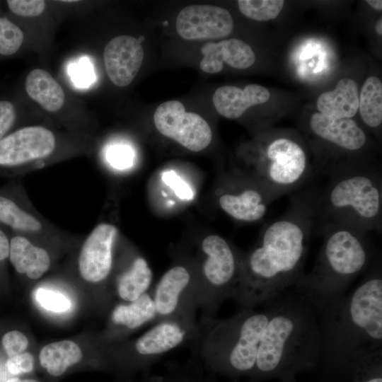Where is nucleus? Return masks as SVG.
Returning <instances> with one entry per match:
<instances>
[{
    "label": "nucleus",
    "mask_w": 382,
    "mask_h": 382,
    "mask_svg": "<svg viewBox=\"0 0 382 382\" xmlns=\"http://www.w3.org/2000/svg\"><path fill=\"white\" fill-rule=\"evenodd\" d=\"M316 196L308 190L294 197L285 212L265 227L257 245L241 257L238 282L231 298L240 309L264 305L305 274Z\"/></svg>",
    "instance_id": "1"
},
{
    "label": "nucleus",
    "mask_w": 382,
    "mask_h": 382,
    "mask_svg": "<svg viewBox=\"0 0 382 382\" xmlns=\"http://www.w3.org/2000/svg\"><path fill=\"white\" fill-rule=\"evenodd\" d=\"M320 361L325 370L347 379L357 357L382 349V270L381 261L354 291L318 316Z\"/></svg>",
    "instance_id": "2"
},
{
    "label": "nucleus",
    "mask_w": 382,
    "mask_h": 382,
    "mask_svg": "<svg viewBox=\"0 0 382 382\" xmlns=\"http://www.w3.org/2000/svg\"><path fill=\"white\" fill-rule=\"evenodd\" d=\"M272 300L270 320L260 342L253 382L283 380L320 362L317 314L294 286Z\"/></svg>",
    "instance_id": "3"
},
{
    "label": "nucleus",
    "mask_w": 382,
    "mask_h": 382,
    "mask_svg": "<svg viewBox=\"0 0 382 382\" xmlns=\"http://www.w3.org/2000/svg\"><path fill=\"white\" fill-rule=\"evenodd\" d=\"M323 236L312 270L294 286L317 316L335 306L352 282L371 263L374 250L368 232L343 226L320 231Z\"/></svg>",
    "instance_id": "4"
},
{
    "label": "nucleus",
    "mask_w": 382,
    "mask_h": 382,
    "mask_svg": "<svg viewBox=\"0 0 382 382\" xmlns=\"http://www.w3.org/2000/svg\"><path fill=\"white\" fill-rule=\"evenodd\" d=\"M262 309H241L226 319L202 318L193 342L210 371L231 378L253 374L262 332L270 320L272 303Z\"/></svg>",
    "instance_id": "5"
},
{
    "label": "nucleus",
    "mask_w": 382,
    "mask_h": 382,
    "mask_svg": "<svg viewBox=\"0 0 382 382\" xmlns=\"http://www.w3.org/2000/svg\"><path fill=\"white\" fill-rule=\"evenodd\" d=\"M343 226L381 233L382 173L373 166L330 178L316 194L314 227Z\"/></svg>",
    "instance_id": "6"
},
{
    "label": "nucleus",
    "mask_w": 382,
    "mask_h": 382,
    "mask_svg": "<svg viewBox=\"0 0 382 382\" xmlns=\"http://www.w3.org/2000/svg\"><path fill=\"white\" fill-rule=\"evenodd\" d=\"M306 150L294 139L277 137L267 144L250 173L275 199L306 185L315 175Z\"/></svg>",
    "instance_id": "7"
},
{
    "label": "nucleus",
    "mask_w": 382,
    "mask_h": 382,
    "mask_svg": "<svg viewBox=\"0 0 382 382\" xmlns=\"http://www.w3.org/2000/svg\"><path fill=\"white\" fill-rule=\"evenodd\" d=\"M205 259L202 265L199 307L203 317L213 318L219 306L232 298L239 279L241 257L221 236H206L201 245Z\"/></svg>",
    "instance_id": "8"
},
{
    "label": "nucleus",
    "mask_w": 382,
    "mask_h": 382,
    "mask_svg": "<svg viewBox=\"0 0 382 382\" xmlns=\"http://www.w3.org/2000/svg\"><path fill=\"white\" fill-rule=\"evenodd\" d=\"M193 312L184 313L159 320L134 343L138 369H146L169 351L188 342H194L199 323Z\"/></svg>",
    "instance_id": "9"
},
{
    "label": "nucleus",
    "mask_w": 382,
    "mask_h": 382,
    "mask_svg": "<svg viewBox=\"0 0 382 382\" xmlns=\"http://www.w3.org/2000/svg\"><path fill=\"white\" fill-rule=\"evenodd\" d=\"M157 130L192 151L209 146L212 132L207 122L198 114L185 111L182 103L168 100L161 103L154 115Z\"/></svg>",
    "instance_id": "10"
},
{
    "label": "nucleus",
    "mask_w": 382,
    "mask_h": 382,
    "mask_svg": "<svg viewBox=\"0 0 382 382\" xmlns=\"http://www.w3.org/2000/svg\"><path fill=\"white\" fill-rule=\"evenodd\" d=\"M151 294L156 322L184 313H195L199 307V284H194L191 272L183 265L168 270Z\"/></svg>",
    "instance_id": "11"
},
{
    "label": "nucleus",
    "mask_w": 382,
    "mask_h": 382,
    "mask_svg": "<svg viewBox=\"0 0 382 382\" xmlns=\"http://www.w3.org/2000/svg\"><path fill=\"white\" fill-rule=\"evenodd\" d=\"M117 228L110 223L96 225L81 246L78 265L81 277L89 282L105 280L112 267V250Z\"/></svg>",
    "instance_id": "12"
},
{
    "label": "nucleus",
    "mask_w": 382,
    "mask_h": 382,
    "mask_svg": "<svg viewBox=\"0 0 382 382\" xmlns=\"http://www.w3.org/2000/svg\"><path fill=\"white\" fill-rule=\"evenodd\" d=\"M175 25L179 35L185 40L218 39L231 33L233 21L224 8L192 5L179 12Z\"/></svg>",
    "instance_id": "13"
},
{
    "label": "nucleus",
    "mask_w": 382,
    "mask_h": 382,
    "mask_svg": "<svg viewBox=\"0 0 382 382\" xmlns=\"http://www.w3.org/2000/svg\"><path fill=\"white\" fill-rule=\"evenodd\" d=\"M0 225L28 238L59 231L30 207L20 186L13 183L0 187Z\"/></svg>",
    "instance_id": "14"
},
{
    "label": "nucleus",
    "mask_w": 382,
    "mask_h": 382,
    "mask_svg": "<svg viewBox=\"0 0 382 382\" xmlns=\"http://www.w3.org/2000/svg\"><path fill=\"white\" fill-rule=\"evenodd\" d=\"M309 128L322 141L352 156L367 144L366 134L352 118L335 119L316 112L310 118Z\"/></svg>",
    "instance_id": "15"
},
{
    "label": "nucleus",
    "mask_w": 382,
    "mask_h": 382,
    "mask_svg": "<svg viewBox=\"0 0 382 382\" xmlns=\"http://www.w3.org/2000/svg\"><path fill=\"white\" fill-rule=\"evenodd\" d=\"M144 56L142 46L136 37L120 35L112 38L103 52L105 66L110 81L120 87L129 85L137 74Z\"/></svg>",
    "instance_id": "16"
},
{
    "label": "nucleus",
    "mask_w": 382,
    "mask_h": 382,
    "mask_svg": "<svg viewBox=\"0 0 382 382\" xmlns=\"http://www.w3.org/2000/svg\"><path fill=\"white\" fill-rule=\"evenodd\" d=\"M275 199L254 180L249 185L223 193L219 198L221 209L233 219L257 222L266 215Z\"/></svg>",
    "instance_id": "17"
},
{
    "label": "nucleus",
    "mask_w": 382,
    "mask_h": 382,
    "mask_svg": "<svg viewBox=\"0 0 382 382\" xmlns=\"http://www.w3.org/2000/svg\"><path fill=\"white\" fill-rule=\"evenodd\" d=\"M201 52L204 57L199 63L200 69L209 74L221 71L224 62L233 68L243 69L250 67L255 61L251 47L236 38L207 42L202 47Z\"/></svg>",
    "instance_id": "18"
},
{
    "label": "nucleus",
    "mask_w": 382,
    "mask_h": 382,
    "mask_svg": "<svg viewBox=\"0 0 382 382\" xmlns=\"http://www.w3.org/2000/svg\"><path fill=\"white\" fill-rule=\"evenodd\" d=\"M270 97L268 89L257 84H248L243 89L223 86L213 96V103L217 112L228 119H237L251 106L267 102Z\"/></svg>",
    "instance_id": "19"
},
{
    "label": "nucleus",
    "mask_w": 382,
    "mask_h": 382,
    "mask_svg": "<svg viewBox=\"0 0 382 382\" xmlns=\"http://www.w3.org/2000/svg\"><path fill=\"white\" fill-rule=\"evenodd\" d=\"M8 258L16 271L31 279L42 277L50 267V257L43 248L30 238L14 233L10 239Z\"/></svg>",
    "instance_id": "20"
},
{
    "label": "nucleus",
    "mask_w": 382,
    "mask_h": 382,
    "mask_svg": "<svg viewBox=\"0 0 382 382\" xmlns=\"http://www.w3.org/2000/svg\"><path fill=\"white\" fill-rule=\"evenodd\" d=\"M357 83L350 79H340L332 91L321 93L317 99L320 113L335 119L352 118L359 108Z\"/></svg>",
    "instance_id": "21"
},
{
    "label": "nucleus",
    "mask_w": 382,
    "mask_h": 382,
    "mask_svg": "<svg viewBox=\"0 0 382 382\" xmlns=\"http://www.w3.org/2000/svg\"><path fill=\"white\" fill-rule=\"evenodd\" d=\"M28 96L50 112L59 110L65 100L64 92L59 83L45 70L30 71L25 81Z\"/></svg>",
    "instance_id": "22"
},
{
    "label": "nucleus",
    "mask_w": 382,
    "mask_h": 382,
    "mask_svg": "<svg viewBox=\"0 0 382 382\" xmlns=\"http://www.w3.org/2000/svg\"><path fill=\"white\" fill-rule=\"evenodd\" d=\"M83 353L71 340H62L45 345L40 352L41 366L52 377H60L71 367L79 364Z\"/></svg>",
    "instance_id": "23"
},
{
    "label": "nucleus",
    "mask_w": 382,
    "mask_h": 382,
    "mask_svg": "<svg viewBox=\"0 0 382 382\" xmlns=\"http://www.w3.org/2000/svg\"><path fill=\"white\" fill-rule=\"evenodd\" d=\"M157 321L152 294L146 293L127 304L117 305L111 314V322L116 326L133 330Z\"/></svg>",
    "instance_id": "24"
},
{
    "label": "nucleus",
    "mask_w": 382,
    "mask_h": 382,
    "mask_svg": "<svg viewBox=\"0 0 382 382\" xmlns=\"http://www.w3.org/2000/svg\"><path fill=\"white\" fill-rule=\"evenodd\" d=\"M152 279V270L147 261L143 257L138 256L119 276L117 281V294L125 301H133L147 293Z\"/></svg>",
    "instance_id": "25"
},
{
    "label": "nucleus",
    "mask_w": 382,
    "mask_h": 382,
    "mask_svg": "<svg viewBox=\"0 0 382 382\" xmlns=\"http://www.w3.org/2000/svg\"><path fill=\"white\" fill-rule=\"evenodd\" d=\"M361 117L369 127H379L382 122V83L376 76L365 81L359 96Z\"/></svg>",
    "instance_id": "26"
},
{
    "label": "nucleus",
    "mask_w": 382,
    "mask_h": 382,
    "mask_svg": "<svg viewBox=\"0 0 382 382\" xmlns=\"http://www.w3.org/2000/svg\"><path fill=\"white\" fill-rule=\"evenodd\" d=\"M350 382H382V349L361 355L350 364Z\"/></svg>",
    "instance_id": "27"
},
{
    "label": "nucleus",
    "mask_w": 382,
    "mask_h": 382,
    "mask_svg": "<svg viewBox=\"0 0 382 382\" xmlns=\"http://www.w3.org/2000/svg\"><path fill=\"white\" fill-rule=\"evenodd\" d=\"M282 0H238L240 11L245 16L257 21H267L278 16L283 8Z\"/></svg>",
    "instance_id": "28"
},
{
    "label": "nucleus",
    "mask_w": 382,
    "mask_h": 382,
    "mask_svg": "<svg viewBox=\"0 0 382 382\" xmlns=\"http://www.w3.org/2000/svg\"><path fill=\"white\" fill-rule=\"evenodd\" d=\"M24 40V33L8 18L0 16V55L8 57L16 54Z\"/></svg>",
    "instance_id": "29"
},
{
    "label": "nucleus",
    "mask_w": 382,
    "mask_h": 382,
    "mask_svg": "<svg viewBox=\"0 0 382 382\" xmlns=\"http://www.w3.org/2000/svg\"><path fill=\"white\" fill-rule=\"evenodd\" d=\"M36 302L43 309L53 313H64L71 307V302L63 294L46 288H38L34 293Z\"/></svg>",
    "instance_id": "30"
},
{
    "label": "nucleus",
    "mask_w": 382,
    "mask_h": 382,
    "mask_svg": "<svg viewBox=\"0 0 382 382\" xmlns=\"http://www.w3.org/2000/svg\"><path fill=\"white\" fill-rule=\"evenodd\" d=\"M6 4L13 14L27 18L40 15L45 8V2L42 0H8Z\"/></svg>",
    "instance_id": "31"
},
{
    "label": "nucleus",
    "mask_w": 382,
    "mask_h": 382,
    "mask_svg": "<svg viewBox=\"0 0 382 382\" xmlns=\"http://www.w3.org/2000/svg\"><path fill=\"white\" fill-rule=\"evenodd\" d=\"M1 343L8 357H11L23 353L27 349L28 340L21 332L12 330L4 334Z\"/></svg>",
    "instance_id": "32"
},
{
    "label": "nucleus",
    "mask_w": 382,
    "mask_h": 382,
    "mask_svg": "<svg viewBox=\"0 0 382 382\" xmlns=\"http://www.w3.org/2000/svg\"><path fill=\"white\" fill-rule=\"evenodd\" d=\"M17 119L15 105L8 100H0V140L11 133Z\"/></svg>",
    "instance_id": "33"
},
{
    "label": "nucleus",
    "mask_w": 382,
    "mask_h": 382,
    "mask_svg": "<svg viewBox=\"0 0 382 382\" xmlns=\"http://www.w3.org/2000/svg\"><path fill=\"white\" fill-rule=\"evenodd\" d=\"M5 366L8 372L13 375L29 373L33 369L34 358L31 354L23 352L8 357Z\"/></svg>",
    "instance_id": "34"
},
{
    "label": "nucleus",
    "mask_w": 382,
    "mask_h": 382,
    "mask_svg": "<svg viewBox=\"0 0 382 382\" xmlns=\"http://www.w3.org/2000/svg\"><path fill=\"white\" fill-rule=\"evenodd\" d=\"M70 74L76 85L79 86H88L93 80V73L86 59L72 64L70 66Z\"/></svg>",
    "instance_id": "35"
},
{
    "label": "nucleus",
    "mask_w": 382,
    "mask_h": 382,
    "mask_svg": "<svg viewBox=\"0 0 382 382\" xmlns=\"http://www.w3.org/2000/svg\"><path fill=\"white\" fill-rule=\"evenodd\" d=\"M132 151L127 146H115L108 152L110 163L119 169L129 167L132 164Z\"/></svg>",
    "instance_id": "36"
},
{
    "label": "nucleus",
    "mask_w": 382,
    "mask_h": 382,
    "mask_svg": "<svg viewBox=\"0 0 382 382\" xmlns=\"http://www.w3.org/2000/svg\"><path fill=\"white\" fill-rule=\"evenodd\" d=\"M163 180L175 190L176 195L180 198H192L191 190L175 173H166L163 175Z\"/></svg>",
    "instance_id": "37"
},
{
    "label": "nucleus",
    "mask_w": 382,
    "mask_h": 382,
    "mask_svg": "<svg viewBox=\"0 0 382 382\" xmlns=\"http://www.w3.org/2000/svg\"><path fill=\"white\" fill-rule=\"evenodd\" d=\"M9 232V230L0 225V262L7 259L9 255L11 239L8 234Z\"/></svg>",
    "instance_id": "38"
},
{
    "label": "nucleus",
    "mask_w": 382,
    "mask_h": 382,
    "mask_svg": "<svg viewBox=\"0 0 382 382\" xmlns=\"http://www.w3.org/2000/svg\"><path fill=\"white\" fill-rule=\"evenodd\" d=\"M169 382H213L207 379L190 376H178L167 378Z\"/></svg>",
    "instance_id": "39"
},
{
    "label": "nucleus",
    "mask_w": 382,
    "mask_h": 382,
    "mask_svg": "<svg viewBox=\"0 0 382 382\" xmlns=\"http://www.w3.org/2000/svg\"><path fill=\"white\" fill-rule=\"evenodd\" d=\"M366 2L370 5L374 9L377 11L382 10V1L381 0H367Z\"/></svg>",
    "instance_id": "40"
},
{
    "label": "nucleus",
    "mask_w": 382,
    "mask_h": 382,
    "mask_svg": "<svg viewBox=\"0 0 382 382\" xmlns=\"http://www.w3.org/2000/svg\"><path fill=\"white\" fill-rule=\"evenodd\" d=\"M5 382H41L36 379H32V378H26V379H21L17 377H13L7 379Z\"/></svg>",
    "instance_id": "41"
},
{
    "label": "nucleus",
    "mask_w": 382,
    "mask_h": 382,
    "mask_svg": "<svg viewBox=\"0 0 382 382\" xmlns=\"http://www.w3.org/2000/svg\"><path fill=\"white\" fill-rule=\"evenodd\" d=\"M164 381H165V377L154 376V377H151L150 378L146 379L144 382H164Z\"/></svg>",
    "instance_id": "42"
},
{
    "label": "nucleus",
    "mask_w": 382,
    "mask_h": 382,
    "mask_svg": "<svg viewBox=\"0 0 382 382\" xmlns=\"http://www.w3.org/2000/svg\"><path fill=\"white\" fill-rule=\"evenodd\" d=\"M376 32H377V33L378 35H382V19H381V18H380L378 19V21H377V23H376Z\"/></svg>",
    "instance_id": "43"
},
{
    "label": "nucleus",
    "mask_w": 382,
    "mask_h": 382,
    "mask_svg": "<svg viewBox=\"0 0 382 382\" xmlns=\"http://www.w3.org/2000/svg\"><path fill=\"white\" fill-rule=\"evenodd\" d=\"M282 382H296V381L295 379V376H292L283 380Z\"/></svg>",
    "instance_id": "44"
},
{
    "label": "nucleus",
    "mask_w": 382,
    "mask_h": 382,
    "mask_svg": "<svg viewBox=\"0 0 382 382\" xmlns=\"http://www.w3.org/2000/svg\"><path fill=\"white\" fill-rule=\"evenodd\" d=\"M164 382H169L166 377H165V381Z\"/></svg>",
    "instance_id": "45"
}]
</instances>
